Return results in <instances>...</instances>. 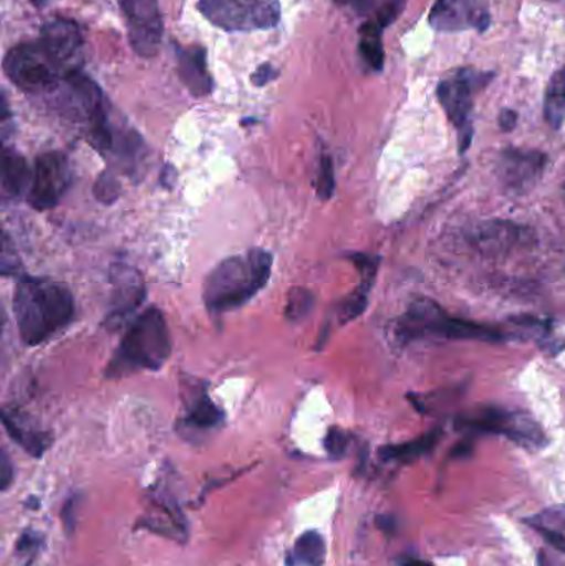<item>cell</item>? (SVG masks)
Masks as SVG:
<instances>
[{
  "label": "cell",
  "instance_id": "obj_5",
  "mask_svg": "<svg viewBox=\"0 0 565 566\" xmlns=\"http://www.w3.org/2000/svg\"><path fill=\"white\" fill-rule=\"evenodd\" d=\"M199 12L226 32L274 29L281 20L279 0H199Z\"/></svg>",
  "mask_w": 565,
  "mask_h": 566
},
{
  "label": "cell",
  "instance_id": "obj_25",
  "mask_svg": "<svg viewBox=\"0 0 565 566\" xmlns=\"http://www.w3.org/2000/svg\"><path fill=\"white\" fill-rule=\"evenodd\" d=\"M381 27L377 22H367L360 29V49L362 56L372 69L380 72L384 69V43H381Z\"/></svg>",
  "mask_w": 565,
  "mask_h": 566
},
{
  "label": "cell",
  "instance_id": "obj_41",
  "mask_svg": "<svg viewBox=\"0 0 565 566\" xmlns=\"http://www.w3.org/2000/svg\"><path fill=\"white\" fill-rule=\"evenodd\" d=\"M46 2H49V0H30V3H32V6H35L36 9H42V7L46 6Z\"/></svg>",
  "mask_w": 565,
  "mask_h": 566
},
{
  "label": "cell",
  "instance_id": "obj_37",
  "mask_svg": "<svg viewBox=\"0 0 565 566\" xmlns=\"http://www.w3.org/2000/svg\"><path fill=\"white\" fill-rule=\"evenodd\" d=\"M335 2L341 3V6L354 7L357 12H367L374 0H335Z\"/></svg>",
  "mask_w": 565,
  "mask_h": 566
},
{
  "label": "cell",
  "instance_id": "obj_6",
  "mask_svg": "<svg viewBox=\"0 0 565 566\" xmlns=\"http://www.w3.org/2000/svg\"><path fill=\"white\" fill-rule=\"evenodd\" d=\"M3 72L25 93H39L55 85L62 70L46 55L39 42L19 43L6 53Z\"/></svg>",
  "mask_w": 565,
  "mask_h": 566
},
{
  "label": "cell",
  "instance_id": "obj_16",
  "mask_svg": "<svg viewBox=\"0 0 565 566\" xmlns=\"http://www.w3.org/2000/svg\"><path fill=\"white\" fill-rule=\"evenodd\" d=\"M178 75L182 85L195 96H206L212 92V76L209 73L208 60L201 46L176 45Z\"/></svg>",
  "mask_w": 565,
  "mask_h": 566
},
{
  "label": "cell",
  "instance_id": "obj_29",
  "mask_svg": "<svg viewBox=\"0 0 565 566\" xmlns=\"http://www.w3.org/2000/svg\"><path fill=\"white\" fill-rule=\"evenodd\" d=\"M350 434H348V432H345L344 429L331 428L328 429L327 436H325L324 448L332 459L338 461V459H344L345 455L348 454V449H350Z\"/></svg>",
  "mask_w": 565,
  "mask_h": 566
},
{
  "label": "cell",
  "instance_id": "obj_39",
  "mask_svg": "<svg viewBox=\"0 0 565 566\" xmlns=\"http://www.w3.org/2000/svg\"><path fill=\"white\" fill-rule=\"evenodd\" d=\"M471 454V446L470 444H460L453 451L454 458H468Z\"/></svg>",
  "mask_w": 565,
  "mask_h": 566
},
{
  "label": "cell",
  "instance_id": "obj_27",
  "mask_svg": "<svg viewBox=\"0 0 565 566\" xmlns=\"http://www.w3.org/2000/svg\"><path fill=\"white\" fill-rule=\"evenodd\" d=\"M317 198L321 201H328L334 196L335 191V171L334 161L331 156L322 155L321 163H318L317 171Z\"/></svg>",
  "mask_w": 565,
  "mask_h": 566
},
{
  "label": "cell",
  "instance_id": "obj_28",
  "mask_svg": "<svg viewBox=\"0 0 565 566\" xmlns=\"http://www.w3.org/2000/svg\"><path fill=\"white\" fill-rule=\"evenodd\" d=\"M93 195L103 205L115 202L119 196V182L115 172L103 171L100 178L96 179L95 186H93Z\"/></svg>",
  "mask_w": 565,
  "mask_h": 566
},
{
  "label": "cell",
  "instance_id": "obj_15",
  "mask_svg": "<svg viewBox=\"0 0 565 566\" xmlns=\"http://www.w3.org/2000/svg\"><path fill=\"white\" fill-rule=\"evenodd\" d=\"M430 23L440 32H458L474 25L486 29L488 15L474 12L470 0H437L430 12Z\"/></svg>",
  "mask_w": 565,
  "mask_h": 566
},
{
  "label": "cell",
  "instance_id": "obj_3",
  "mask_svg": "<svg viewBox=\"0 0 565 566\" xmlns=\"http://www.w3.org/2000/svg\"><path fill=\"white\" fill-rule=\"evenodd\" d=\"M171 355V335L161 310L151 306L129 325L105 375L122 378L129 373L158 371Z\"/></svg>",
  "mask_w": 565,
  "mask_h": 566
},
{
  "label": "cell",
  "instance_id": "obj_30",
  "mask_svg": "<svg viewBox=\"0 0 565 566\" xmlns=\"http://www.w3.org/2000/svg\"><path fill=\"white\" fill-rule=\"evenodd\" d=\"M40 545H42V537L39 534L32 531L23 532L22 537L17 542V557L23 558L25 565L29 566L39 554Z\"/></svg>",
  "mask_w": 565,
  "mask_h": 566
},
{
  "label": "cell",
  "instance_id": "obj_33",
  "mask_svg": "<svg viewBox=\"0 0 565 566\" xmlns=\"http://www.w3.org/2000/svg\"><path fill=\"white\" fill-rule=\"evenodd\" d=\"M278 76V70H275L271 63H264V65L259 66V69L252 73L251 82L254 83L255 86H264L268 85V83L274 82Z\"/></svg>",
  "mask_w": 565,
  "mask_h": 566
},
{
  "label": "cell",
  "instance_id": "obj_42",
  "mask_svg": "<svg viewBox=\"0 0 565 566\" xmlns=\"http://www.w3.org/2000/svg\"><path fill=\"white\" fill-rule=\"evenodd\" d=\"M540 566H551L550 562H547L546 557H544V554L540 555Z\"/></svg>",
  "mask_w": 565,
  "mask_h": 566
},
{
  "label": "cell",
  "instance_id": "obj_18",
  "mask_svg": "<svg viewBox=\"0 0 565 566\" xmlns=\"http://www.w3.org/2000/svg\"><path fill=\"white\" fill-rule=\"evenodd\" d=\"M33 171L15 149L6 148L2 155V192L6 199H15L29 192Z\"/></svg>",
  "mask_w": 565,
  "mask_h": 566
},
{
  "label": "cell",
  "instance_id": "obj_19",
  "mask_svg": "<svg viewBox=\"0 0 565 566\" xmlns=\"http://www.w3.org/2000/svg\"><path fill=\"white\" fill-rule=\"evenodd\" d=\"M2 422L12 441H15L20 448H23V451L29 452L33 458H42L43 452L52 444L50 434L23 424L13 412L3 411Z\"/></svg>",
  "mask_w": 565,
  "mask_h": 566
},
{
  "label": "cell",
  "instance_id": "obj_7",
  "mask_svg": "<svg viewBox=\"0 0 565 566\" xmlns=\"http://www.w3.org/2000/svg\"><path fill=\"white\" fill-rule=\"evenodd\" d=\"M457 424L468 431L504 436L527 448H544L547 444L546 434L537 422L527 416L504 411L501 408L480 409L474 415L464 416Z\"/></svg>",
  "mask_w": 565,
  "mask_h": 566
},
{
  "label": "cell",
  "instance_id": "obj_1",
  "mask_svg": "<svg viewBox=\"0 0 565 566\" xmlns=\"http://www.w3.org/2000/svg\"><path fill=\"white\" fill-rule=\"evenodd\" d=\"M13 313L22 342L36 346L70 325L75 302L62 282L23 275L13 293Z\"/></svg>",
  "mask_w": 565,
  "mask_h": 566
},
{
  "label": "cell",
  "instance_id": "obj_11",
  "mask_svg": "<svg viewBox=\"0 0 565 566\" xmlns=\"http://www.w3.org/2000/svg\"><path fill=\"white\" fill-rule=\"evenodd\" d=\"M546 166L544 153L506 149L498 163V178L511 195H524L536 186Z\"/></svg>",
  "mask_w": 565,
  "mask_h": 566
},
{
  "label": "cell",
  "instance_id": "obj_14",
  "mask_svg": "<svg viewBox=\"0 0 565 566\" xmlns=\"http://www.w3.org/2000/svg\"><path fill=\"white\" fill-rule=\"evenodd\" d=\"M39 43L50 60L62 70L79 56L82 49V32L73 20L56 17L42 27Z\"/></svg>",
  "mask_w": 565,
  "mask_h": 566
},
{
  "label": "cell",
  "instance_id": "obj_9",
  "mask_svg": "<svg viewBox=\"0 0 565 566\" xmlns=\"http://www.w3.org/2000/svg\"><path fill=\"white\" fill-rule=\"evenodd\" d=\"M136 55L151 59L163 40V17L156 0H119Z\"/></svg>",
  "mask_w": 565,
  "mask_h": 566
},
{
  "label": "cell",
  "instance_id": "obj_36",
  "mask_svg": "<svg viewBox=\"0 0 565 566\" xmlns=\"http://www.w3.org/2000/svg\"><path fill=\"white\" fill-rule=\"evenodd\" d=\"M73 501L70 499V501H66L65 507H63V522H65V528L69 532L73 531V527H75V518H73Z\"/></svg>",
  "mask_w": 565,
  "mask_h": 566
},
{
  "label": "cell",
  "instance_id": "obj_40",
  "mask_svg": "<svg viewBox=\"0 0 565 566\" xmlns=\"http://www.w3.org/2000/svg\"><path fill=\"white\" fill-rule=\"evenodd\" d=\"M377 524L378 527L381 528V531H390V527H395V521L391 517H378Z\"/></svg>",
  "mask_w": 565,
  "mask_h": 566
},
{
  "label": "cell",
  "instance_id": "obj_12",
  "mask_svg": "<svg viewBox=\"0 0 565 566\" xmlns=\"http://www.w3.org/2000/svg\"><path fill=\"white\" fill-rule=\"evenodd\" d=\"M109 279H112V298H109L106 325L118 328L142 305L146 296V283L136 269L126 264L113 265Z\"/></svg>",
  "mask_w": 565,
  "mask_h": 566
},
{
  "label": "cell",
  "instance_id": "obj_13",
  "mask_svg": "<svg viewBox=\"0 0 565 566\" xmlns=\"http://www.w3.org/2000/svg\"><path fill=\"white\" fill-rule=\"evenodd\" d=\"M527 229L508 221H488L471 231L470 242L488 258L513 254L530 244Z\"/></svg>",
  "mask_w": 565,
  "mask_h": 566
},
{
  "label": "cell",
  "instance_id": "obj_38",
  "mask_svg": "<svg viewBox=\"0 0 565 566\" xmlns=\"http://www.w3.org/2000/svg\"><path fill=\"white\" fill-rule=\"evenodd\" d=\"M397 562H398V565H400V566H433L431 564H428V562L418 560V558H414V557L398 558Z\"/></svg>",
  "mask_w": 565,
  "mask_h": 566
},
{
  "label": "cell",
  "instance_id": "obj_23",
  "mask_svg": "<svg viewBox=\"0 0 565 566\" xmlns=\"http://www.w3.org/2000/svg\"><path fill=\"white\" fill-rule=\"evenodd\" d=\"M325 555H327V547H325L322 535L308 531L295 542L287 564L291 566H322L325 564Z\"/></svg>",
  "mask_w": 565,
  "mask_h": 566
},
{
  "label": "cell",
  "instance_id": "obj_26",
  "mask_svg": "<svg viewBox=\"0 0 565 566\" xmlns=\"http://www.w3.org/2000/svg\"><path fill=\"white\" fill-rule=\"evenodd\" d=\"M314 306V295L304 286H295L289 292L287 305H285V318L291 323H299L311 313Z\"/></svg>",
  "mask_w": 565,
  "mask_h": 566
},
{
  "label": "cell",
  "instance_id": "obj_31",
  "mask_svg": "<svg viewBox=\"0 0 565 566\" xmlns=\"http://www.w3.org/2000/svg\"><path fill=\"white\" fill-rule=\"evenodd\" d=\"M405 6H407V0H390V2L385 3V6L378 10L375 22H377L381 29H385V27L390 25V23H394L395 20L400 17Z\"/></svg>",
  "mask_w": 565,
  "mask_h": 566
},
{
  "label": "cell",
  "instance_id": "obj_4",
  "mask_svg": "<svg viewBox=\"0 0 565 566\" xmlns=\"http://www.w3.org/2000/svg\"><path fill=\"white\" fill-rule=\"evenodd\" d=\"M431 333L441 338L481 339V342H498L503 333L493 326L467 322V319L450 318L440 306L427 298L417 300L408 308L407 315L398 323L397 336L401 342L418 338V335Z\"/></svg>",
  "mask_w": 565,
  "mask_h": 566
},
{
  "label": "cell",
  "instance_id": "obj_35",
  "mask_svg": "<svg viewBox=\"0 0 565 566\" xmlns=\"http://www.w3.org/2000/svg\"><path fill=\"white\" fill-rule=\"evenodd\" d=\"M498 122H500V128L503 129V132H513L517 125V113L514 112V109H503V112L500 113Z\"/></svg>",
  "mask_w": 565,
  "mask_h": 566
},
{
  "label": "cell",
  "instance_id": "obj_22",
  "mask_svg": "<svg viewBox=\"0 0 565 566\" xmlns=\"http://www.w3.org/2000/svg\"><path fill=\"white\" fill-rule=\"evenodd\" d=\"M526 524L531 525L554 551L565 555V505L534 515L533 518H527Z\"/></svg>",
  "mask_w": 565,
  "mask_h": 566
},
{
  "label": "cell",
  "instance_id": "obj_32",
  "mask_svg": "<svg viewBox=\"0 0 565 566\" xmlns=\"http://www.w3.org/2000/svg\"><path fill=\"white\" fill-rule=\"evenodd\" d=\"M20 262L19 258H17L15 251H13L12 245H10L9 238L7 234H3V249H2V274L3 275H13L19 269Z\"/></svg>",
  "mask_w": 565,
  "mask_h": 566
},
{
  "label": "cell",
  "instance_id": "obj_24",
  "mask_svg": "<svg viewBox=\"0 0 565 566\" xmlns=\"http://www.w3.org/2000/svg\"><path fill=\"white\" fill-rule=\"evenodd\" d=\"M544 118L547 125L559 129L565 119V69L554 73L544 98Z\"/></svg>",
  "mask_w": 565,
  "mask_h": 566
},
{
  "label": "cell",
  "instance_id": "obj_20",
  "mask_svg": "<svg viewBox=\"0 0 565 566\" xmlns=\"http://www.w3.org/2000/svg\"><path fill=\"white\" fill-rule=\"evenodd\" d=\"M441 439L440 429L428 432L415 441L405 442V444L385 446L380 449V459L385 462H414L423 455L430 454Z\"/></svg>",
  "mask_w": 565,
  "mask_h": 566
},
{
  "label": "cell",
  "instance_id": "obj_17",
  "mask_svg": "<svg viewBox=\"0 0 565 566\" xmlns=\"http://www.w3.org/2000/svg\"><path fill=\"white\" fill-rule=\"evenodd\" d=\"M350 261L360 271L362 283L338 308V316H341L342 323L352 322V319L360 316L365 308H367L368 293H370L372 286H374L375 275H377L378 264H380V259L374 258V255L355 254L352 255Z\"/></svg>",
  "mask_w": 565,
  "mask_h": 566
},
{
  "label": "cell",
  "instance_id": "obj_10",
  "mask_svg": "<svg viewBox=\"0 0 565 566\" xmlns=\"http://www.w3.org/2000/svg\"><path fill=\"white\" fill-rule=\"evenodd\" d=\"M483 76L461 72L457 78L444 80L438 86V99L447 112L448 118L460 133L461 153L467 151L473 139V126L470 122L471 108H473L471 95H473L474 82Z\"/></svg>",
  "mask_w": 565,
  "mask_h": 566
},
{
  "label": "cell",
  "instance_id": "obj_21",
  "mask_svg": "<svg viewBox=\"0 0 565 566\" xmlns=\"http://www.w3.org/2000/svg\"><path fill=\"white\" fill-rule=\"evenodd\" d=\"M222 421H224V412L208 398L206 392H201L195 401L189 402L182 418V426L191 431H211L219 428Z\"/></svg>",
  "mask_w": 565,
  "mask_h": 566
},
{
  "label": "cell",
  "instance_id": "obj_34",
  "mask_svg": "<svg viewBox=\"0 0 565 566\" xmlns=\"http://www.w3.org/2000/svg\"><path fill=\"white\" fill-rule=\"evenodd\" d=\"M13 481V465L10 462L9 454L6 451H2V455H0V489L2 491H7L12 484Z\"/></svg>",
  "mask_w": 565,
  "mask_h": 566
},
{
  "label": "cell",
  "instance_id": "obj_2",
  "mask_svg": "<svg viewBox=\"0 0 565 566\" xmlns=\"http://www.w3.org/2000/svg\"><path fill=\"white\" fill-rule=\"evenodd\" d=\"M272 264L271 252L259 248L219 262L202 286V298L209 312H231L254 298L268 285Z\"/></svg>",
  "mask_w": 565,
  "mask_h": 566
},
{
  "label": "cell",
  "instance_id": "obj_8",
  "mask_svg": "<svg viewBox=\"0 0 565 566\" xmlns=\"http://www.w3.org/2000/svg\"><path fill=\"white\" fill-rule=\"evenodd\" d=\"M72 182V168L63 153L49 151L39 156L33 168L32 185L27 199L36 211L55 208Z\"/></svg>",
  "mask_w": 565,
  "mask_h": 566
}]
</instances>
